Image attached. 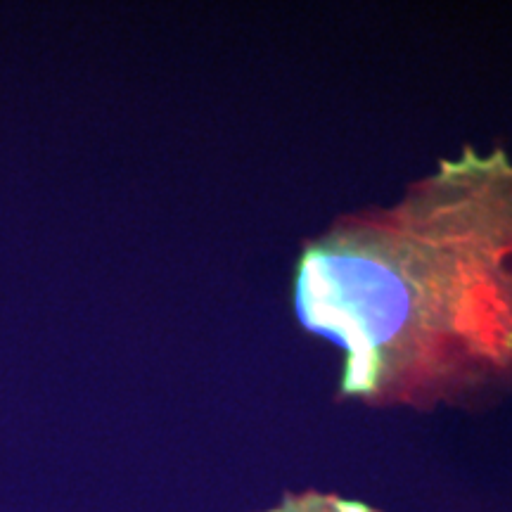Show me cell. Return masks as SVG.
Masks as SVG:
<instances>
[{
	"mask_svg": "<svg viewBox=\"0 0 512 512\" xmlns=\"http://www.w3.org/2000/svg\"><path fill=\"white\" fill-rule=\"evenodd\" d=\"M266 512H380L373 505L347 501L335 494H320V491H304V494L287 496L283 503Z\"/></svg>",
	"mask_w": 512,
	"mask_h": 512,
	"instance_id": "obj_2",
	"label": "cell"
},
{
	"mask_svg": "<svg viewBox=\"0 0 512 512\" xmlns=\"http://www.w3.org/2000/svg\"><path fill=\"white\" fill-rule=\"evenodd\" d=\"M294 309L342 351L344 399L430 411L512 389L508 152L467 145L392 207L306 242Z\"/></svg>",
	"mask_w": 512,
	"mask_h": 512,
	"instance_id": "obj_1",
	"label": "cell"
}]
</instances>
